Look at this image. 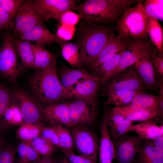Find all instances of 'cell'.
I'll list each match as a JSON object with an SVG mask.
<instances>
[{
    "mask_svg": "<svg viewBox=\"0 0 163 163\" xmlns=\"http://www.w3.org/2000/svg\"><path fill=\"white\" fill-rule=\"evenodd\" d=\"M68 128L78 155L97 163L99 141L96 134L89 127L73 126Z\"/></svg>",
    "mask_w": 163,
    "mask_h": 163,
    "instance_id": "52a82bcc",
    "label": "cell"
},
{
    "mask_svg": "<svg viewBox=\"0 0 163 163\" xmlns=\"http://www.w3.org/2000/svg\"><path fill=\"white\" fill-rule=\"evenodd\" d=\"M18 163H22V162H18Z\"/></svg>",
    "mask_w": 163,
    "mask_h": 163,
    "instance_id": "db71d44e",
    "label": "cell"
},
{
    "mask_svg": "<svg viewBox=\"0 0 163 163\" xmlns=\"http://www.w3.org/2000/svg\"><path fill=\"white\" fill-rule=\"evenodd\" d=\"M33 2L46 21L53 19L59 23L62 15L68 11L75 10L74 0H33Z\"/></svg>",
    "mask_w": 163,
    "mask_h": 163,
    "instance_id": "7c38bea8",
    "label": "cell"
},
{
    "mask_svg": "<svg viewBox=\"0 0 163 163\" xmlns=\"http://www.w3.org/2000/svg\"><path fill=\"white\" fill-rule=\"evenodd\" d=\"M15 37L33 41L35 44L43 47L55 43L59 44L62 41L50 31L44 23L36 25Z\"/></svg>",
    "mask_w": 163,
    "mask_h": 163,
    "instance_id": "9a60e30c",
    "label": "cell"
},
{
    "mask_svg": "<svg viewBox=\"0 0 163 163\" xmlns=\"http://www.w3.org/2000/svg\"><path fill=\"white\" fill-rule=\"evenodd\" d=\"M129 41V46L134 52L136 61L133 67L147 88L157 92L159 88L157 74L152 63V57L155 56L151 45L142 39H135Z\"/></svg>",
    "mask_w": 163,
    "mask_h": 163,
    "instance_id": "3957f363",
    "label": "cell"
},
{
    "mask_svg": "<svg viewBox=\"0 0 163 163\" xmlns=\"http://www.w3.org/2000/svg\"><path fill=\"white\" fill-rule=\"evenodd\" d=\"M123 107L131 110L160 109L163 111L158 96L143 91L136 95L128 105Z\"/></svg>",
    "mask_w": 163,
    "mask_h": 163,
    "instance_id": "603a6c76",
    "label": "cell"
},
{
    "mask_svg": "<svg viewBox=\"0 0 163 163\" xmlns=\"http://www.w3.org/2000/svg\"><path fill=\"white\" fill-rule=\"evenodd\" d=\"M101 81L99 78L84 80L66 89V99L96 100Z\"/></svg>",
    "mask_w": 163,
    "mask_h": 163,
    "instance_id": "5bb4252c",
    "label": "cell"
},
{
    "mask_svg": "<svg viewBox=\"0 0 163 163\" xmlns=\"http://www.w3.org/2000/svg\"><path fill=\"white\" fill-rule=\"evenodd\" d=\"M26 160L27 163L36 161L41 158L40 155L37 153L30 144L26 141Z\"/></svg>",
    "mask_w": 163,
    "mask_h": 163,
    "instance_id": "ee69618b",
    "label": "cell"
},
{
    "mask_svg": "<svg viewBox=\"0 0 163 163\" xmlns=\"http://www.w3.org/2000/svg\"><path fill=\"white\" fill-rule=\"evenodd\" d=\"M26 0H0V4L13 19Z\"/></svg>",
    "mask_w": 163,
    "mask_h": 163,
    "instance_id": "8d00e7d4",
    "label": "cell"
},
{
    "mask_svg": "<svg viewBox=\"0 0 163 163\" xmlns=\"http://www.w3.org/2000/svg\"><path fill=\"white\" fill-rule=\"evenodd\" d=\"M0 141H1V137L0 136ZM0 144H1V143H0Z\"/></svg>",
    "mask_w": 163,
    "mask_h": 163,
    "instance_id": "f5cc1de1",
    "label": "cell"
},
{
    "mask_svg": "<svg viewBox=\"0 0 163 163\" xmlns=\"http://www.w3.org/2000/svg\"><path fill=\"white\" fill-rule=\"evenodd\" d=\"M107 121L108 130L114 142L127 136L132 122L123 117L112 113L107 109Z\"/></svg>",
    "mask_w": 163,
    "mask_h": 163,
    "instance_id": "ffe728a7",
    "label": "cell"
},
{
    "mask_svg": "<svg viewBox=\"0 0 163 163\" xmlns=\"http://www.w3.org/2000/svg\"><path fill=\"white\" fill-rule=\"evenodd\" d=\"M152 63L155 72L161 77L163 76V58L162 56L153 57Z\"/></svg>",
    "mask_w": 163,
    "mask_h": 163,
    "instance_id": "bcb514c9",
    "label": "cell"
},
{
    "mask_svg": "<svg viewBox=\"0 0 163 163\" xmlns=\"http://www.w3.org/2000/svg\"><path fill=\"white\" fill-rule=\"evenodd\" d=\"M135 61V54L129 46L122 53L117 66L110 73V78L113 75L132 66Z\"/></svg>",
    "mask_w": 163,
    "mask_h": 163,
    "instance_id": "e575fe53",
    "label": "cell"
},
{
    "mask_svg": "<svg viewBox=\"0 0 163 163\" xmlns=\"http://www.w3.org/2000/svg\"><path fill=\"white\" fill-rule=\"evenodd\" d=\"M11 105L14 111V115L11 124L14 125H18L23 122L22 115L18 106L12 100Z\"/></svg>",
    "mask_w": 163,
    "mask_h": 163,
    "instance_id": "f6af8a7d",
    "label": "cell"
},
{
    "mask_svg": "<svg viewBox=\"0 0 163 163\" xmlns=\"http://www.w3.org/2000/svg\"><path fill=\"white\" fill-rule=\"evenodd\" d=\"M136 1L86 0L76 5L75 10L81 18L89 23H105L117 21Z\"/></svg>",
    "mask_w": 163,
    "mask_h": 163,
    "instance_id": "6da1fadb",
    "label": "cell"
},
{
    "mask_svg": "<svg viewBox=\"0 0 163 163\" xmlns=\"http://www.w3.org/2000/svg\"><path fill=\"white\" fill-rule=\"evenodd\" d=\"M145 87L143 81L132 66L110 77L101 87V95L115 91H143Z\"/></svg>",
    "mask_w": 163,
    "mask_h": 163,
    "instance_id": "ba28073f",
    "label": "cell"
},
{
    "mask_svg": "<svg viewBox=\"0 0 163 163\" xmlns=\"http://www.w3.org/2000/svg\"><path fill=\"white\" fill-rule=\"evenodd\" d=\"M75 31L74 26L59 24L56 35L60 40L66 41L72 38Z\"/></svg>",
    "mask_w": 163,
    "mask_h": 163,
    "instance_id": "f35d334b",
    "label": "cell"
},
{
    "mask_svg": "<svg viewBox=\"0 0 163 163\" xmlns=\"http://www.w3.org/2000/svg\"><path fill=\"white\" fill-rule=\"evenodd\" d=\"M14 115V111L11 103L5 112L3 117L5 121L11 124Z\"/></svg>",
    "mask_w": 163,
    "mask_h": 163,
    "instance_id": "681fc988",
    "label": "cell"
},
{
    "mask_svg": "<svg viewBox=\"0 0 163 163\" xmlns=\"http://www.w3.org/2000/svg\"><path fill=\"white\" fill-rule=\"evenodd\" d=\"M142 91L140 90L115 91L109 92L104 96L107 97L105 103L106 104L122 107L128 105L136 95Z\"/></svg>",
    "mask_w": 163,
    "mask_h": 163,
    "instance_id": "484cf974",
    "label": "cell"
},
{
    "mask_svg": "<svg viewBox=\"0 0 163 163\" xmlns=\"http://www.w3.org/2000/svg\"><path fill=\"white\" fill-rule=\"evenodd\" d=\"M57 134L60 149L69 151H73L74 147L73 138L69 129L61 125L51 126Z\"/></svg>",
    "mask_w": 163,
    "mask_h": 163,
    "instance_id": "1f68e13d",
    "label": "cell"
},
{
    "mask_svg": "<svg viewBox=\"0 0 163 163\" xmlns=\"http://www.w3.org/2000/svg\"><path fill=\"white\" fill-rule=\"evenodd\" d=\"M67 102L73 126L88 127L93 125L97 115L96 100H72Z\"/></svg>",
    "mask_w": 163,
    "mask_h": 163,
    "instance_id": "30bf717a",
    "label": "cell"
},
{
    "mask_svg": "<svg viewBox=\"0 0 163 163\" xmlns=\"http://www.w3.org/2000/svg\"><path fill=\"white\" fill-rule=\"evenodd\" d=\"M46 20L32 0H26L14 18L11 33L15 37Z\"/></svg>",
    "mask_w": 163,
    "mask_h": 163,
    "instance_id": "9c48e42d",
    "label": "cell"
},
{
    "mask_svg": "<svg viewBox=\"0 0 163 163\" xmlns=\"http://www.w3.org/2000/svg\"><path fill=\"white\" fill-rule=\"evenodd\" d=\"M51 156L43 157L39 160L36 161V163H56Z\"/></svg>",
    "mask_w": 163,
    "mask_h": 163,
    "instance_id": "f907efd6",
    "label": "cell"
},
{
    "mask_svg": "<svg viewBox=\"0 0 163 163\" xmlns=\"http://www.w3.org/2000/svg\"><path fill=\"white\" fill-rule=\"evenodd\" d=\"M148 18L144 11L143 3L139 1L136 5L127 9L117 21V35L119 38L127 41L129 37L142 39L146 38L148 35Z\"/></svg>",
    "mask_w": 163,
    "mask_h": 163,
    "instance_id": "277c9868",
    "label": "cell"
},
{
    "mask_svg": "<svg viewBox=\"0 0 163 163\" xmlns=\"http://www.w3.org/2000/svg\"><path fill=\"white\" fill-rule=\"evenodd\" d=\"M65 157L72 163H94L91 160L75 154L73 151H69L60 149Z\"/></svg>",
    "mask_w": 163,
    "mask_h": 163,
    "instance_id": "b9f144b4",
    "label": "cell"
},
{
    "mask_svg": "<svg viewBox=\"0 0 163 163\" xmlns=\"http://www.w3.org/2000/svg\"><path fill=\"white\" fill-rule=\"evenodd\" d=\"M26 141L21 142L19 145L18 152L20 161L22 163H27L26 160Z\"/></svg>",
    "mask_w": 163,
    "mask_h": 163,
    "instance_id": "7dc6e473",
    "label": "cell"
},
{
    "mask_svg": "<svg viewBox=\"0 0 163 163\" xmlns=\"http://www.w3.org/2000/svg\"><path fill=\"white\" fill-rule=\"evenodd\" d=\"M43 119L52 126L61 125L70 127L73 125L71 120L67 102L51 104L43 109Z\"/></svg>",
    "mask_w": 163,
    "mask_h": 163,
    "instance_id": "e0dca14e",
    "label": "cell"
},
{
    "mask_svg": "<svg viewBox=\"0 0 163 163\" xmlns=\"http://www.w3.org/2000/svg\"><path fill=\"white\" fill-rule=\"evenodd\" d=\"M163 126L157 125L152 119L131 125L129 132L133 131L143 140H152L163 136Z\"/></svg>",
    "mask_w": 163,
    "mask_h": 163,
    "instance_id": "7402d4cb",
    "label": "cell"
},
{
    "mask_svg": "<svg viewBox=\"0 0 163 163\" xmlns=\"http://www.w3.org/2000/svg\"><path fill=\"white\" fill-rule=\"evenodd\" d=\"M113 33L107 27L97 25L85 30L78 44L82 66H90Z\"/></svg>",
    "mask_w": 163,
    "mask_h": 163,
    "instance_id": "5b68a950",
    "label": "cell"
},
{
    "mask_svg": "<svg viewBox=\"0 0 163 163\" xmlns=\"http://www.w3.org/2000/svg\"><path fill=\"white\" fill-rule=\"evenodd\" d=\"M13 42L9 32L3 35L0 46V73L12 83L17 84V78L21 72L22 65L18 62Z\"/></svg>",
    "mask_w": 163,
    "mask_h": 163,
    "instance_id": "8992f818",
    "label": "cell"
},
{
    "mask_svg": "<svg viewBox=\"0 0 163 163\" xmlns=\"http://www.w3.org/2000/svg\"><path fill=\"white\" fill-rule=\"evenodd\" d=\"M32 47L37 71L45 69L56 63V56L51 53L44 47L32 43Z\"/></svg>",
    "mask_w": 163,
    "mask_h": 163,
    "instance_id": "d4e9b609",
    "label": "cell"
},
{
    "mask_svg": "<svg viewBox=\"0 0 163 163\" xmlns=\"http://www.w3.org/2000/svg\"><path fill=\"white\" fill-rule=\"evenodd\" d=\"M58 77L62 85L67 89L78 82L100 77L81 68L63 67L59 69Z\"/></svg>",
    "mask_w": 163,
    "mask_h": 163,
    "instance_id": "d6986e66",
    "label": "cell"
},
{
    "mask_svg": "<svg viewBox=\"0 0 163 163\" xmlns=\"http://www.w3.org/2000/svg\"><path fill=\"white\" fill-rule=\"evenodd\" d=\"M59 45L63 58L75 68H81L82 65L79 44L62 40Z\"/></svg>",
    "mask_w": 163,
    "mask_h": 163,
    "instance_id": "f1b7e54d",
    "label": "cell"
},
{
    "mask_svg": "<svg viewBox=\"0 0 163 163\" xmlns=\"http://www.w3.org/2000/svg\"><path fill=\"white\" fill-rule=\"evenodd\" d=\"M144 140L137 135H127L113 142L115 158L118 163H132L141 148Z\"/></svg>",
    "mask_w": 163,
    "mask_h": 163,
    "instance_id": "4fadbf2b",
    "label": "cell"
},
{
    "mask_svg": "<svg viewBox=\"0 0 163 163\" xmlns=\"http://www.w3.org/2000/svg\"><path fill=\"white\" fill-rule=\"evenodd\" d=\"M28 142L37 153L43 157L51 156L57 149L56 147L49 143L40 136Z\"/></svg>",
    "mask_w": 163,
    "mask_h": 163,
    "instance_id": "836d02e7",
    "label": "cell"
},
{
    "mask_svg": "<svg viewBox=\"0 0 163 163\" xmlns=\"http://www.w3.org/2000/svg\"><path fill=\"white\" fill-rule=\"evenodd\" d=\"M81 18V15L78 13L68 11L62 15L59 24L75 26Z\"/></svg>",
    "mask_w": 163,
    "mask_h": 163,
    "instance_id": "ab89813d",
    "label": "cell"
},
{
    "mask_svg": "<svg viewBox=\"0 0 163 163\" xmlns=\"http://www.w3.org/2000/svg\"><path fill=\"white\" fill-rule=\"evenodd\" d=\"M1 30H0V33H1Z\"/></svg>",
    "mask_w": 163,
    "mask_h": 163,
    "instance_id": "11a10c76",
    "label": "cell"
},
{
    "mask_svg": "<svg viewBox=\"0 0 163 163\" xmlns=\"http://www.w3.org/2000/svg\"><path fill=\"white\" fill-rule=\"evenodd\" d=\"M12 101V92L5 86L0 84V127L3 125V117Z\"/></svg>",
    "mask_w": 163,
    "mask_h": 163,
    "instance_id": "d590c367",
    "label": "cell"
},
{
    "mask_svg": "<svg viewBox=\"0 0 163 163\" xmlns=\"http://www.w3.org/2000/svg\"><path fill=\"white\" fill-rule=\"evenodd\" d=\"M137 155V163H163V155L156 150L150 140H144Z\"/></svg>",
    "mask_w": 163,
    "mask_h": 163,
    "instance_id": "4316f807",
    "label": "cell"
},
{
    "mask_svg": "<svg viewBox=\"0 0 163 163\" xmlns=\"http://www.w3.org/2000/svg\"><path fill=\"white\" fill-rule=\"evenodd\" d=\"M12 99L20 108L23 122L40 123L43 119V108L38 100L21 90H16L12 92Z\"/></svg>",
    "mask_w": 163,
    "mask_h": 163,
    "instance_id": "8fae6325",
    "label": "cell"
},
{
    "mask_svg": "<svg viewBox=\"0 0 163 163\" xmlns=\"http://www.w3.org/2000/svg\"><path fill=\"white\" fill-rule=\"evenodd\" d=\"M13 42L23 67L36 69L30 41L13 37Z\"/></svg>",
    "mask_w": 163,
    "mask_h": 163,
    "instance_id": "cb8c5ba5",
    "label": "cell"
},
{
    "mask_svg": "<svg viewBox=\"0 0 163 163\" xmlns=\"http://www.w3.org/2000/svg\"><path fill=\"white\" fill-rule=\"evenodd\" d=\"M110 110L112 113L120 115L132 122H144L163 115V112L160 109L134 110L127 109L124 107H115Z\"/></svg>",
    "mask_w": 163,
    "mask_h": 163,
    "instance_id": "44dd1931",
    "label": "cell"
},
{
    "mask_svg": "<svg viewBox=\"0 0 163 163\" xmlns=\"http://www.w3.org/2000/svg\"><path fill=\"white\" fill-rule=\"evenodd\" d=\"M147 32L152 43L161 52L163 46V30L158 19L148 17Z\"/></svg>",
    "mask_w": 163,
    "mask_h": 163,
    "instance_id": "f546056e",
    "label": "cell"
},
{
    "mask_svg": "<svg viewBox=\"0 0 163 163\" xmlns=\"http://www.w3.org/2000/svg\"><path fill=\"white\" fill-rule=\"evenodd\" d=\"M129 41L119 38L113 33L102 48L95 59L90 65L91 70L95 68L129 46Z\"/></svg>",
    "mask_w": 163,
    "mask_h": 163,
    "instance_id": "ac0fdd59",
    "label": "cell"
},
{
    "mask_svg": "<svg viewBox=\"0 0 163 163\" xmlns=\"http://www.w3.org/2000/svg\"><path fill=\"white\" fill-rule=\"evenodd\" d=\"M150 141L156 150L163 155V136Z\"/></svg>",
    "mask_w": 163,
    "mask_h": 163,
    "instance_id": "c3c4849f",
    "label": "cell"
},
{
    "mask_svg": "<svg viewBox=\"0 0 163 163\" xmlns=\"http://www.w3.org/2000/svg\"><path fill=\"white\" fill-rule=\"evenodd\" d=\"M50 144L60 148L56 133L52 127H46L43 125L40 135Z\"/></svg>",
    "mask_w": 163,
    "mask_h": 163,
    "instance_id": "74e56055",
    "label": "cell"
},
{
    "mask_svg": "<svg viewBox=\"0 0 163 163\" xmlns=\"http://www.w3.org/2000/svg\"><path fill=\"white\" fill-rule=\"evenodd\" d=\"M15 151L8 147L0 151V163H14Z\"/></svg>",
    "mask_w": 163,
    "mask_h": 163,
    "instance_id": "7bdbcfd3",
    "label": "cell"
},
{
    "mask_svg": "<svg viewBox=\"0 0 163 163\" xmlns=\"http://www.w3.org/2000/svg\"><path fill=\"white\" fill-rule=\"evenodd\" d=\"M107 109L104 110L100 125L101 138L98 148L99 163H112L115 158L113 143L108 130Z\"/></svg>",
    "mask_w": 163,
    "mask_h": 163,
    "instance_id": "2e32d148",
    "label": "cell"
},
{
    "mask_svg": "<svg viewBox=\"0 0 163 163\" xmlns=\"http://www.w3.org/2000/svg\"><path fill=\"white\" fill-rule=\"evenodd\" d=\"M1 144H0V147L1 146Z\"/></svg>",
    "mask_w": 163,
    "mask_h": 163,
    "instance_id": "9f6ffc18",
    "label": "cell"
},
{
    "mask_svg": "<svg viewBox=\"0 0 163 163\" xmlns=\"http://www.w3.org/2000/svg\"><path fill=\"white\" fill-rule=\"evenodd\" d=\"M58 163H72L66 157L61 158Z\"/></svg>",
    "mask_w": 163,
    "mask_h": 163,
    "instance_id": "816d5d0a",
    "label": "cell"
},
{
    "mask_svg": "<svg viewBox=\"0 0 163 163\" xmlns=\"http://www.w3.org/2000/svg\"><path fill=\"white\" fill-rule=\"evenodd\" d=\"M12 20L0 4V30L11 33Z\"/></svg>",
    "mask_w": 163,
    "mask_h": 163,
    "instance_id": "60d3db41",
    "label": "cell"
},
{
    "mask_svg": "<svg viewBox=\"0 0 163 163\" xmlns=\"http://www.w3.org/2000/svg\"><path fill=\"white\" fill-rule=\"evenodd\" d=\"M127 48L120 51L111 58L91 70L93 74L101 78V87L109 78L110 73L117 66L122 53Z\"/></svg>",
    "mask_w": 163,
    "mask_h": 163,
    "instance_id": "83f0119b",
    "label": "cell"
},
{
    "mask_svg": "<svg viewBox=\"0 0 163 163\" xmlns=\"http://www.w3.org/2000/svg\"><path fill=\"white\" fill-rule=\"evenodd\" d=\"M43 125L23 122L17 130V135L20 139L29 142L40 135Z\"/></svg>",
    "mask_w": 163,
    "mask_h": 163,
    "instance_id": "4dcf8cb0",
    "label": "cell"
},
{
    "mask_svg": "<svg viewBox=\"0 0 163 163\" xmlns=\"http://www.w3.org/2000/svg\"><path fill=\"white\" fill-rule=\"evenodd\" d=\"M29 85L40 104L48 106L60 103L66 100V89L59 80L56 64L37 71L30 78Z\"/></svg>",
    "mask_w": 163,
    "mask_h": 163,
    "instance_id": "7a4b0ae2",
    "label": "cell"
},
{
    "mask_svg": "<svg viewBox=\"0 0 163 163\" xmlns=\"http://www.w3.org/2000/svg\"><path fill=\"white\" fill-rule=\"evenodd\" d=\"M162 0H146L143 3L146 16L161 21L163 20Z\"/></svg>",
    "mask_w": 163,
    "mask_h": 163,
    "instance_id": "d6a6232c",
    "label": "cell"
}]
</instances>
